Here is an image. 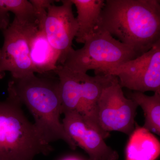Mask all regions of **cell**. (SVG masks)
Listing matches in <instances>:
<instances>
[{"label":"cell","instance_id":"12","mask_svg":"<svg viewBox=\"0 0 160 160\" xmlns=\"http://www.w3.org/2000/svg\"><path fill=\"white\" fill-rule=\"evenodd\" d=\"M126 149V160H156L160 153V143L150 132L136 123Z\"/></svg>","mask_w":160,"mask_h":160},{"label":"cell","instance_id":"2","mask_svg":"<svg viewBox=\"0 0 160 160\" xmlns=\"http://www.w3.org/2000/svg\"><path fill=\"white\" fill-rule=\"evenodd\" d=\"M40 75L38 76L32 73L22 78L12 77L8 92L31 112L35 127L45 142L50 144L62 140L75 150L77 146L60 121L62 102L58 78L51 73Z\"/></svg>","mask_w":160,"mask_h":160},{"label":"cell","instance_id":"11","mask_svg":"<svg viewBox=\"0 0 160 160\" xmlns=\"http://www.w3.org/2000/svg\"><path fill=\"white\" fill-rule=\"evenodd\" d=\"M29 57L34 73H53L57 67L59 55L48 42L44 29H39L32 38Z\"/></svg>","mask_w":160,"mask_h":160},{"label":"cell","instance_id":"19","mask_svg":"<svg viewBox=\"0 0 160 160\" xmlns=\"http://www.w3.org/2000/svg\"><path fill=\"white\" fill-rule=\"evenodd\" d=\"M1 56H2V51H1V49H0V60H1Z\"/></svg>","mask_w":160,"mask_h":160},{"label":"cell","instance_id":"15","mask_svg":"<svg viewBox=\"0 0 160 160\" xmlns=\"http://www.w3.org/2000/svg\"><path fill=\"white\" fill-rule=\"evenodd\" d=\"M0 9L6 14L12 12L19 19L37 21L33 6L27 0H0Z\"/></svg>","mask_w":160,"mask_h":160},{"label":"cell","instance_id":"14","mask_svg":"<svg viewBox=\"0 0 160 160\" xmlns=\"http://www.w3.org/2000/svg\"><path fill=\"white\" fill-rule=\"evenodd\" d=\"M127 96L142 109L145 116L143 127L160 136V93L155 92L149 96L139 92H129Z\"/></svg>","mask_w":160,"mask_h":160},{"label":"cell","instance_id":"17","mask_svg":"<svg viewBox=\"0 0 160 160\" xmlns=\"http://www.w3.org/2000/svg\"><path fill=\"white\" fill-rule=\"evenodd\" d=\"M61 160H82L81 159L77 157L74 156L67 157L63 158Z\"/></svg>","mask_w":160,"mask_h":160},{"label":"cell","instance_id":"8","mask_svg":"<svg viewBox=\"0 0 160 160\" xmlns=\"http://www.w3.org/2000/svg\"><path fill=\"white\" fill-rule=\"evenodd\" d=\"M60 6L52 4L47 9L44 30L51 46L59 55L58 65H62L72 49L77 34L78 24L71 0H63Z\"/></svg>","mask_w":160,"mask_h":160},{"label":"cell","instance_id":"4","mask_svg":"<svg viewBox=\"0 0 160 160\" xmlns=\"http://www.w3.org/2000/svg\"><path fill=\"white\" fill-rule=\"evenodd\" d=\"M81 49H72L62 66L75 73L86 74L93 70L103 75L109 68L138 57L133 50L106 31H97L88 38Z\"/></svg>","mask_w":160,"mask_h":160},{"label":"cell","instance_id":"5","mask_svg":"<svg viewBox=\"0 0 160 160\" xmlns=\"http://www.w3.org/2000/svg\"><path fill=\"white\" fill-rule=\"evenodd\" d=\"M38 29L37 21L14 17L12 23L3 31L4 40L1 49L0 72H10L12 77L14 78L34 73L29 51L32 38Z\"/></svg>","mask_w":160,"mask_h":160},{"label":"cell","instance_id":"18","mask_svg":"<svg viewBox=\"0 0 160 160\" xmlns=\"http://www.w3.org/2000/svg\"><path fill=\"white\" fill-rule=\"evenodd\" d=\"M5 72H0V80L2 79L5 77Z\"/></svg>","mask_w":160,"mask_h":160},{"label":"cell","instance_id":"7","mask_svg":"<svg viewBox=\"0 0 160 160\" xmlns=\"http://www.w3.org/2000/svg\"><path fill=\"white\" fill-rule=\"evenodd\" d=\"M138 107L134 101L125 96L116 77L104 88L98 100V118L101 128L109 133L118 131L130 135L135 128Z\"/></svg>","mask_w":160,"mask_h":160},{"label":"cell","instance_id":"1","mask_svg":"<svg viewBox=\"0 0 160 160\" xmlns=\"http://www.w3.org/2000/svg\"><path fill=\"white\" fill-rule=\"evenodd\" d=\"M97 31L116 37L139 56L160 41V1L106 0Z\"/></svg>","mask_w":160,"mask_h":160},{"label":"cell","instance_id":"10","mask_svg":"<svg viewBox=\"0 0 160 160\" xmlns=\"http://www.w3.org/2000/svg\"><path fill=\"white\" fill-rule=\"evenodd\" d=\"M116 77L86 74L82 81V98L76 111L86 121L92 122L98 118V102L104 88L109 85Z\"/></svg>","mask_w":160,"mask_h":160},{"label":"cell","instance_id":"16","mask_svg":"<svg viewBox=\"0 0 160 160\" xmlns=\"http://www.w3.org/2000/svg\"><path fill=\"white\" fill-rule=\"evenodd\" d=\"M33 8L39 29H44V23L47 14V9L54 1L50 0L29 1Z\"/></svg>","mask_w":160,"mask_h":160},{"label":"cell","instance_id":"9","mask_svg":"<svg viewBox=\"0 0 160 160\" xmlns=\"http://www.w3.org/2000/svg\"><path fill=\"white\" fill-rule=\"evenodd\" d=\"M63 127L67 134L89 155L88 160H118L119 154L108 146L104 139L95 130L86 126L76 111L64 114Z\"/></svg>","mask_w":160,"mask_h":160},{"label":"cell","instance_id":"3","mask_svg":"<svg viewBox=\"0 0 160 160\" xmlns=\"http://www.w3.org/2000/svg\"><path fill=\"white\" fill-rule=\"evenodd\" d=\"M8 93L0 101V160H33L38 155H48L52 147L26 117L19 101Z\"/></svg>","mask_w":160,"mask_h":160},{"label":"cell","instance_id":"6","mask_svg":"<svg viewBox=\"0 0 160 160\" xmlns=\"http://www.w3.org/2000/svg\"><path fill=\"white\" fill-rule=\"evenodd\" d=\"M103 75L116 77L122 88L160 93V41L147 52L109 68Z\"/></svg>","mask_w":160,"mask_h":160},{"label":"cell","instance_id":"13","mask_svg":"<svg viewBox=\"0 0 160 160\" xmlns=\"http://www.w3.org/2000/svg\"><path fill=\"white\" fill-rule=\"evenodd\" d=\"M77 10L78 26L76 41L84 44L89 37L95 32L99 22L104 0H71Z\"/></svg>","mask_w":160,"mask_h":160}]
</instances>
